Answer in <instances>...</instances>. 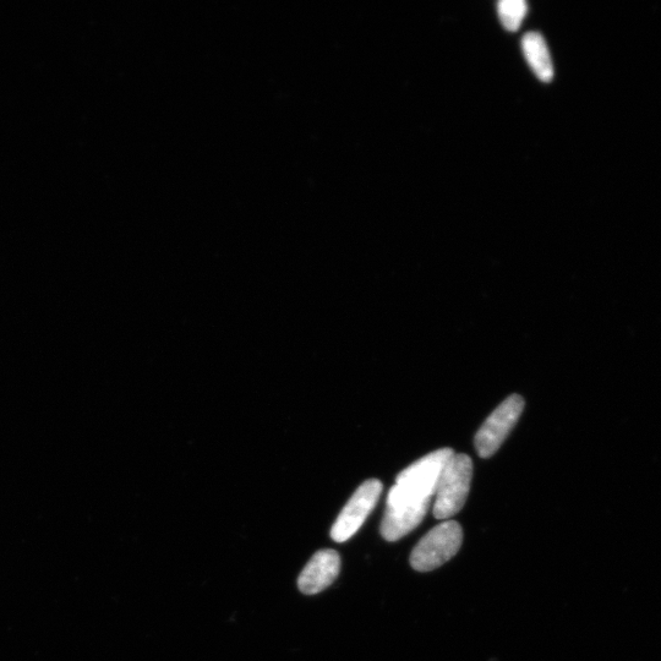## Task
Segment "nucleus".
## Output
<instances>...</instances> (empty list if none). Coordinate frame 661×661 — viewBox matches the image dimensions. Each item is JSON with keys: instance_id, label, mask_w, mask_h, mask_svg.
<instances>
[{"instance_id": "f257e3e1", "label": "nucleus", "mask_w": 661, "mask_h": 661, "mask_svg": "<svg viewBox=\"0 0 661 661\" xmlns=\"http://www.w3.org/2000/svg\"><path fill=\"white\" fill-rule=\"evenodd\" d=\"M453 455L452 449L431 452L397 475L381 523V534L387 542H397L423 522L434 502L442 469Z\"/></svg>"}, {"instance_id": "f03ea898", "label": "nucleus", "mask_w": 661, "mask_h": 661, "mask_svg": "<svg viewBox=\"0 0 661 661\" xmlns=\"http://www.w3.org/2000/svg\"><path fill=\"white\" fill-rule=\"evenodd\" d=\"M473 477V461L467 455H453L442 469L434 497L437 520H449L466 504Z\"/></svg>"}, {"instance_id": "7ed1b4c3", "label": "nucleus", "mask_w": 661, "mask_h": 661, "mask_svg": "<svg viewBox=\"0 0 661 661\" xmlns=\"http://www.w3.org/2000/svg\"><path fill=\"white\" fill-rule=\"evenodd\" d=\"M463 531L455 521H445L424 535L411 555L415 571L429 572L446 564L460 551Z\"/></svg>"}, {"instance_id": "20e7f679", "label": "nucleus", "mask_w": 661, "mask_h": 661, "mask_svg": "<svg viewBox=\"0 0 661 661\" xmlns=\"http://www.w3.org/2000/svg\"><path fill=\"white\" fill-rule=\"evenodd\" d=\"M524 398L520 395L507 397L490 417L485 420L482 428L474 437V446L478 456L490 458L499 451L511 430L520 419L524 409Z\"/></svg>"}, {"instance_id": "39448f33", "label": "nucleus", "mask_w": 661, "mask_h": 661, "mask_svg": "<svg viewBox=\"0 0 661 661\" xmlns=\"http://www.w3.org/2000/svg\"><path fill=\"white\" fill-rule=\"evenodd\" d=\"M381 493L382 484L378 479L366 480L359 486L333 524L331 537L336 543L347 542L359 531L378 505Z\"/></svg>"}, {"instance_id": "423d86ee", "label": "nucleus", "mask_w": 661, "mask_h": 661, "mask_svg": "<svg viewBox=\"0 0 661 661\" xmlns=\"http://www.w3.org/2000/svg\"><path fill=\"white\" fill-rule=\"evenodd\" d=\"M341 557L335 550H321L305 566L298 578L300 592L307 595L319 594L330 587L340 575Z\"/></svg>"}, {"instance_id": "0eeeda50", "label": "nucleus", "mask_w": 661, "mask_h": 661, "mask_svg": "<svg viewBox=\"0 0 661 661\" xmlns=\"http://www.w3.org/2000/svg\"><path fill=\"white\" fill-rule=\"evenodd\" d=\"M522 51L535 76L543 83H550L554 79V64L544 37L539 32L524 35Z\"/></svg>"}, {"instance_id": "6e6552de", "label": "nucleus", "mask_w": 661, "mask_h": 661, "mask_svg": "<svg viewBox=\"0 0 661 661\" xmlns=\"http://www.w3.org/2000/svg\"><path fill=\"white\" fill-rule=\"evenodd\" d=\"M497 13L502 26L507 31L515 32L520 29L528 14V4L524 0H501L497 3Z\"/></svg>"}]
</instances>
